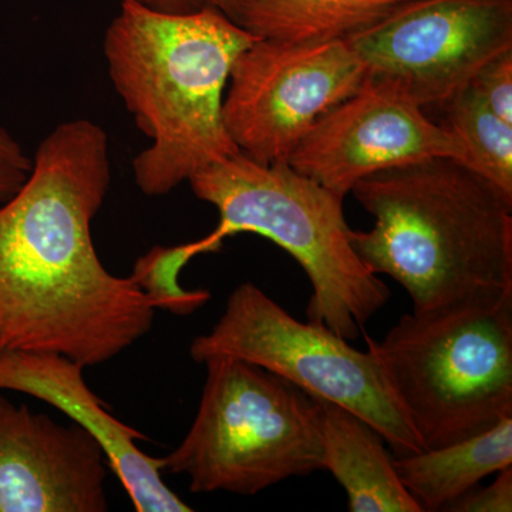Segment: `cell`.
Instances as JSON below:
<instances>
[{"label": "cell", "mask_w": 512, "mask_h": 512, "mask_svg": "<svg viewBox=\"0 0 512 512\" xmlns=\"http://www.w3.org/2000/svg\"><path fill=\"white\" fill-rule=\"evenodd\" d=\"M32 161L28 180L0 204V350L101 365L146 336L157 311L94 248L92 222L111 181L109 137L93 121H66Z\"/></svg>", "instance_id": "obj_1"}, {"label": "cell", "mask_w": 512, "mask_h": 512, "mask_svg": "<svg viewBox=\"0 0 512 512\" xmlns=\"http://www.w3.org/2000/svg\"><path fill=\"white\" fill-rule=\"evenodd\" d=\"M352 194L375 217L350 242L372 274L410 295L413 312L512 293V195L453 157L363 178Z\"/></svg>", "instance_id": "obj_2"}, {"label": "cell", "mask_w": 512, "mask_h": 512, "mask_svg": "<svg viewBox=\"0 0 512 512\" xmlns=\"http://www.w3.org/2000/svg\"><path fill=\"white\" fill-rule=\"evenodd\" d=\"M255 39L212 6L164 13L123 0L104 36V55L114 89L151 138L133 163L144 194H170L239 153L222 104L235 60Z\"/></svg>", "instance_id": "obj_3"}, {"label": "cell", "mask_w": 512, "mask_h": 512, "mask_svg": "<svg viewBox=\"0 0 512 512\" xmlns=\"http://www.w3.org/2000/svg\"><path fill=\"white\" fill-rule=\"evenodd\" d=\"M188 183L195 197L217 208L220 224L200 241L170 248L183 268L194 256L220 249L225 238L255 234L288 252L308 275V322L353 340L389 302V286L350 242L343 198L288 163H256L239 151Z\"/></svg>", "instance_id": "obj_4"}, {"label": "cell", "mask_w": 512, "mask_h": 512, "mask_svg": "<svg viewBox=\"0 0 512 512\" xmlns=\"http://www.w3.org/2000/svg\"><path fill=\"white\" fill-rule=\"evenodd\" d=\"M366 345L423 450L512 417V293L407 313Z\"/></svg>", "instance_id": "obj_5"}, {"label": "cell", "mask_w": 512, "mask_h": 512, "mask_svg": "<svg viewBox=\"0 0 512 512\" xmlns=\"http://www.w3.org/2000/svg\"><path fill=\"white\" fill-rule=\"evenodd\" d=\"M207 380L187 436L163 458L192 493L256 495L323 470L315 400L264 367L231 356L204 363Z\"/></svg>", "instance_id": "obj_6"}, {"label": "cell", "mask_w": 512, "mask_h": 512, "mask_svg": "<svg viewBox=\"0 0 512 512\" xmlns=\"http://www.w3.org/2000/svg\"><path fill=\"white\" fill-rule=\"evenodd\" d=\"M190 355L202 365L212 357H237L309 396L340 404L377 430L393 457L423 450L369 350L360 352L326 326L293 318L251 282L231 292L211 332L192 340Z\"/></svg>", "instance_id": "obj_7"}, {"label": "cell", "mask_w": 512, "mask_h": 512, "mask_svg": "<svg viewBox=\"0 0 512 512\" xmlns=\"http://www.w3.org/2000/svg\"><path fill=\"white\" fill-rule=\"evenodd\" d=\"M367 76L348 40L255 39L229 74L225 127L256 163H286L320 117L357 92Z\"/></svg>", "instance_id": "obj_8"}, {"label": "cell", "mask_w": 512, "mask_h": 512, "mask_svg": "<svg viewBox=\"0 0 512 512\" xmlns=\"http://www.w3.org/2000/svg\"><path fill=\"white\" fill-rule=\"evenodd\" d=\"M348 43L369 76L441 109L512 49V0H417Z\"/></svg>", "instance_id": "obj_9"}, {"label": "cell", "mask_w": 512, "mask_h": 512, "mask_svg": "<svg viewBox=\"0 0 512 512\" xmlns=\"http://www.w3.org/2000/svg\"><path fill=\"white\" fill-rule=\"evenodd\" d=\"M431 157L466 164L463 144L443 123L396 83L367 76L320 117L286 163L345 200L363 178Z\"/></svg>", "instance_id": "obj_10"}, {"label": "cell", "mask_w": 512, "mask_h": 512, "mask_svg": "<svg viewBox=\"0 0 512 512\" xmlns=\"http://www.w3.org/2000/svg\"><path fill=\"white\" fill-rule=\"evenodd\" d=\"M107 466L79 424L64 426L0 394V512L107 511Z\"/></svg>", "instance_id": "obj_11"}, {"label": "cell", "mask_w": 512, "mask_h": 512, "mask_svg": "<svg viewBox=\"0 0 512 512\" xmlns=\"http://www.w3.org/2000/svg\"><path fill=\"white\" fill-rule=\"evenodd\" d=\"M84 366L57 353L0 350V392L36 397L67 414L100 444L137 512H190L163 480V458L143 453L140 431L106 410L83 375Z\"/></svg>", "instance_id": "obj_12"}, {"label": "cell", "mask_w": 512, "mask_h": 512, "mask_svg": "<svg viewBox=\"0 0 512 512\" xmlns=\"http://www.w3.org/2000/svg\"><path fill=\"white\" fill-rule=\"evenodd\" d=\"M312 397V396H311ZM316 403L323 470L348 495L350 512H421L397 476L392 451L362 417L330 402Z\"/></svg>", "instance_id": "obj_13"}, {"label": "cell", "mask_w": 512, "mask_h": 512, "mask_svg": "<svg viewBox=\"0 0 512 512\" xmlns=\"http://www.w3.org/2000/svg\"><path fill=\"white\" fill-rule=\"evenodd\" d=\"M512 466V417L448 446L394 457L397 476L421 512L446 511L461 495Z\"/></svg>", "instance_id": "obj_14"}, {"label": "cell", "mask_w": 512, "mask_h": 512, "mask_svg": "<svg viewBox=\"0 0 512 512\" xmlns=\"http://www.w3.org/2000/svg\"><path fill=\"white\" fill-rule=\"evenodd\" d=\"M417 0H237L234 20L256 39L348 40Z\"/></svg>", "instance_id": "obj_15"}, {"label": "cell", "mask_w": 512, "mask_h": 512, "mask_svg": "<svg viewBox=\"0 0 512 512\" xmlns=\"http://www.w3.org/2000/svg\"><path fill=\"white\" fill-rule=\"evenodd\" d=\"M441 109L443 124L466 150V164L512 195V124L497 116L470 86Z\"/></svg>", "instance_id": "obj_16"}, {"label": "cell", "mask_w": 512, "mask_h": 512, "mask_svg": "<svg viewBox=\"0 0 512 512\" xmlns=\"http://www.w3.org/2000/svg\"><path fill=\"white\" fill-rule=\"evenodd\" d=\"M468 86L500 119L512 124V49L485 64Z\"/></svg>", "instance_id": "obj_17"}, {"label": "cell", "mask_w": 512, "mask_h": 512, "mask_svg": "<svg viewBox=\"0 0 512 512\" xmlns=\"http://www.w3.org/2000/svg\"><path fill=\"white\" fill-rule=\"evenodd\" d=\"M448 512H511L512 466L498 471L493 484L476 487L448 505Z\"/></svg>", "instance_id": "obj_18"}, {"label": "cell", "mask_w": 512, "mask_h": 512, "mask_svg": "<svg viewBox=\"0 0 512 512\" xmlns=\"http://www.w3.org/2000/svg\"><path fill=\"white\" fill-rule=\"evenodd\" d=\"M32 158L5 128L0 127V204L8 201L28 180Z\"/></svg>", "instance_id": "obj_19"}, {"label": "cell", "mask_w": 512, "mask_h": 512, "mask_svg": "<svg viewBox=\"0 0 512 512\" xmlns=\"http://www.w3.org/2000/svg\"><path fill=\"white\" fill-rule=\"evenodd\" d=\"M134 2L164 13H191L212 6L222 10L231 19L237 5V0H134Z\"/></svg>", "instance_id": "obj_20"}]
</instances>
